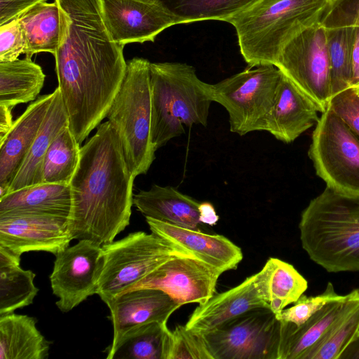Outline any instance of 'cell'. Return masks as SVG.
Instances as JSON below:
<instances>
[{"mask_svg": "<svg viewBox=\"0 0 359 359\" xmlns=\"http://www.w3.org/2000/svg\"><path fill=\"white\" fill-rule=\"evenodd\" d=\"M60 15L55 72L69 121L95 126L106 118L123 79L124 46L111 38L98 0H54Z\"/></svg>", "mask_w": 359, "mask_h": 359, "instance_id": "6da1fadb", "label": "cell"}, {"mask_svg": "<svg viewBox=\"0 0 359 359\" xmlns=\"http://www.w3.org/2000/svg\"><path fill=\"white\" fill-rule=\"evenodd\" d=\"M135 178L115 129L108 121L100 124L81 147L69 183L68 225L72 238L100 245L114 241L130 224Z\"/></svg>", "mask_w": 359, "mask_h": 359, "instance_id": "7a4b0ae2", "label": "cell"}, {"mask_svg": "<svg viewBox=\"0 0 359 359\" xmlns=\"http://www.w3.org/2000/svg\"><path fill=\"white\" fill-rule=\"evenodd\" d=\"M302 248L328 272L359 271V196L329 187L303 210Z\"/></svg>", "mask_w": 359, "mask_h": 359, "instance_id": "3957f363", "label": "cell"}, {"mask_svg": "<svg viewBox=\"0 0 359 359\" xmlns=\"http://www.w3.org/2000/svg\"><path fill=\"white\" fill-rule=\"evenodd\" d=\"M334 0H260L229 19L249 67L276 66L286 44L320 22Z\"/></svg>", "mask_w": 359, "mask_h": 359, "instance_id": "277c9868", "label": "cell"}, {"mask_svg": "<svg viewBox=\"0 0 359 359\" xmlns=\"http://www.w3.org/2000/svg\"><path fill=\"white\" fill-rule=\"evenodd\" d=\"M151 141L154 149L184 133V127L206 126L212 87L195 68L181 62H150Z\"/></svg>", "mask_w": 359, "mask_h": 359, "instance_id": "5b68a950", "label": "cell"}, {"mask_svg": "<svg viewBox=\"0 0 359 359\" xmlns=\"http://www.w3.org/2000/svg\"><path fill=\"white\" fill-rule=\"evenodd\" d=\"M149 65L142 57L127 61L121 85L106 116L118 135L126 162L135 177L146 174L155 159Z\"/></svg>", "mask_w": 359, "mask_h": 359, "instance_id": "8992f818", "label": "cell"}, {"mask_svg": "<svg viewBox=\"0 0 359 359\" xmlns=\"http://www.w3.org/2000/svg\"><path fill=\"white\" fill-rule=\"evenodd\" d=\"M102 248L104 264L97 294L104 303L132 290L172 256L192 255L153 232H133L118 241L104 244Z\"/></svg>", "mask_w": 359, "mask_h": 359, "instance_id": "52a82bcc", "label": "cell"}, {"mask_svg": "<svg viewBox=\"0 0 359 359\" xmlns=\"http://www.w3.org/2000/svg\"><path fill=\"white\" fill-rule=\"evenodd\" d=\"M285 328V322L263 307L201 334L212 359H281Z\"/></svg>", "mask_w": 359, "mask_h": 359, "instance_id": "ba28073f", "label": "cell"}, {"mask_svg": "<svg viewBox=\"0 0 359 359\" xmlns=\"http://www.w3.org/2000/svg\"><path fill=\"white\" fill-rule=\"evenodd\" d=\"M281 75L274 65H261L212 84L213 102L227 111L231 133L243 136L263 131Z\"/></svg>", "mask_w": 359, "mask_h": 359, "instance_id": "9c48e42d", "label": "cell"}, {"mask_svg": "<svg viewBox=\"0 0 359 359\" xmlns=\"http://www.w3.org/2000/svg\"><path fill=\"white\" fill-rule=\"evenodd\" d=\"M308 156L327 187L359 196V137L328 107L316 124Z\"/></svg>", "mask_w": 359, "mask_h": 359, "instance_id": "30bf717a", "label": "cell"}, {"mask_svg": "<svg viewBox=\"0 0 359 359\" xmlns=\"http://www.w3.org/2000/svg\"><path fill=\"white\" fill-rule=\"evenodd\" d=\"M276 67L311 98L323 113L331 99L326 29L320 22L290 40Z\"/></svg>", "mask_w": 359, "mask_h": 359, "instance_id": "8fae6325", "label": "cell"}, {"mask_svg": "<svg viewBox=\"0 0 359 359\" xmlns=\"http://www.w3.org/2000/svg\"><path fill=\"white\" fill-rule=\"evenodd\" d=\"M104 264L102 245L80 240L55 255L50 280L57 308L69 312L97 294Z\"/></svg>", "mask_w": 359, "mask_h": 359, "instance_id": "7c38bea8", "label": "cell"}, {"mask_svg": "<svg viewBox=\"0 0 359 359\" xmlns=\"http://www.w3.org/2000/svg\"><path fill=\"white\" fill-rule=\"evenodd\" d=\"M222 273L193 255H176L143 278L132 290L156 289L168 294L180 306L201 304L215 294Z\"/></svg>", "mask_w": 359, "mask_h": 359, "instance_id": "4fadbf2b", "label": "cell"}, {"mask_svg": "<svg viewBox=\"0 0 359 359\" xmlns=\"http://www.w3.org/2000/svg\"><path fill=\"white\" fill-rule=\"evenodd\" d=\"M104 24L116 43L154 41L164 29L179 24L163 3L144 0H98Z\"/></svg>", "mask_w": 359, "mask_h": 359, "instance_id": "5bb4252c", "label": "cell"}, {"mask_svg": "<svg viewBox=\"0 0 359 359\" xmlns=\"http://www.w3.org/2000/svg\"><path fill=\"white\" fill-rule=\"evenodd\" d=\"M272 268L273 257H270L258 273L234 287L215 294L195 309L185 327L203 334L249 311L269 308V283Z\"/></svg>", "mask_w": 359, "mask_h": 359, "instance_id": "9a60e30c", "label": "cell"}, {"mask_svg": "<svg viewBox=\"0 0 359 359\" xmlns=\"http://www.w3.org/2000/svg\"><path fill=\"white\" fill-rule=\"evenodd\" d=\"M68 224V218L55 216L0 217V246L20 257L29 251L56 255L73 240Z\"/></svg>", "mask_w": 359, "mask_h": 359, "instance_id": "2e32d148", "label": "cell"}, {"mask_svg": "<svg viewBox=\"0 0 359 359\" xmlns=\"http://www.w3.org/2000/svg\"><path fill=\"white\" fill-rule=\"evenodd\" d=\"M109 309V318L113 324L111 351L130 330L149 323H167L168 318L181 306L164 292L152 288H137L125 292L105 303Z\"/></svg>", "mask_w": 359, "mask_h": 359, "instance_id": "e0dca14e", "label": "cell"}, {"mask_svg": "<svg viewBox=\"0 0 359 359\" xmlns=\"http://www.w3.org/2000/svg\"><path fill=\"white\" fill-rule=\"evenodd\" d=\"M318 112L313 101L282 73L263 131L284 143H291L317 123Z\"/></svg>", "mask_w": 359, "mask_h": 359, "instance_id": "ac0fdd59", "label": "cell"}, {"mask_svg": "<svg viewBox=\"0 0 359 359\" xmlns=\"http://www.w3.org/2000/svg\"><path fill=\"white\" fill-rule=\"evenodd\" d=\"M53 96L54 91L40 96L30 104L0 143V198L7 194L39 133Z\"/></svg>", "mask_w": 359, "mask_h": 359, "instance_id": "d6986e66", "label": "cell"}, {"mask_svg": "<svg viewBox=\"0 0 359 359\" xmlns=\"http://www.w3.org/2000/svg\"><path fill=\"white\" fill-rule=\"evenodd\" d=\"M151 232L169 240L223 273L243 259L241 249L222 235L208 234L145 217Z\"/></svg>", "mask_w": 359, "mask_h": 359, "instance_id": "ffe728a7", "label": "cell"}, {"mask_svg": "<svg viewBox=\"0 0 359 359\" xmlns=\"http://www.w3.org/2000/svg\"><path fill=\"white\" fill-rule=\"evenodd\" d=\"M358 305L359 289H354L326 304L299 326L285 322L281 359H306L325 334Z\"/></svg>", "mask_w": 359, "mask_h": 359, "instance_id": "44dd1931", "label": "cell"}, {"mask_svg": "<svg viewBox=\"0 0 359 359\" xmlns=\"http://www.w3.org/2000/svg\"><path fill=\"white\" fill-rule=\"evenodd\" d=\"M200 202L172 186L154 184L133 196V205L145 216L173 225L199 230Z\"/></svg>", "mask_w": 359, "mask_h": 359, "instance_id": "7402d4cb", "label": "cell"}, {"mask_svg": "<svg viewBox=\"0 0 359 359\" xmlns=\"http://www.w3.org/2000/svg\"><path fill=\"white\" fill-rule=\"evenodd\" d=\"M71 210L69 184L41 183L0 198V217L41 215L69 219Z\"/></svg>", "mask_w": 359, "mask_h": 359, "instance_id": "603a6c76", "label": "cell"}, {"mask_svg": "<svg viewBox=\"0 0 359 359\" xmlns=\"http://www.w3.org/2000/svg\"><path fill=\"white\" fill-rule=\"evenodd\" d=\"M68 125L67 113L57 87L43 122L7 194L42 183V168L48 149L55 137Z\"/></svg>", "mask_w": 359, "mask_h": 359, "instance_id": "cb8c5ba5", "label": "cell"}, {"mask_svg": "<svg viewBox=\"0 0 359 359\" xmlns=\"http://www.w3.org/2000/svg\"><path fill=\"white\" fill-rule=\"evenodd\" d=\"M36 325L27 315L0 316V359L48 358L50 343Z\"/></svg>", "mask_w": 359, "mask_h": 359, "instance_id": "d4e9b609", "label": "cell"}, {"mask_svg": "<svg viewBox=\"0 0 359 359\" xmlns=\"http://www.w3.org/2000/svg\"><path fill=\"white\" fill-rule=\"evenodd\" d=\"M45 79L41 66L30 57L0 62V104L13 109L17 104L35 101Z\"/></svg>", "mask_w": 359, "mask_h": 359, "instance_id": "484cf974", "label": "cell"}, {"mask_svg": "<svg viewBox=\"0 0 359 359\" xmlns=\"http://www.w3.org/2000/svg\"><path fill=\"white\" fill-rule=\"evenodd\" d=\"M18 20L23 29L27 50L32 58L39 53L55 54L60 36V15L57 4L39 3L23 13Z\"/></svg>", "mask_w": 359, "mask_h": 359, "instance_id": "4316f807", "label": "cell"}, {"mask_svg": "<svg viewBox=\"0 0 359 359\" xmlns=\"http://www.w3.org/2000/svg\"><path fill=\"white\" fill-rule=\"evenodd\" d=\"M167 323L152 322L128 332L117 346L107 353V359H166Z\"/></svg>", "mask_w": 359, "mask_h": 359, "instance_id": "83f0119b", "label": "cell"}, {"mask_svg": "<svg viewBox=\"0 0 359 359\" xmlns=\"http://www.w3.org/2000/svg\"><path fill=\"white\" fill-rule=\"evenodd\" d=\"M80 145L69 126L63 128L46 154L42 183L69 184L79 162Z\"/></svg>", "mask_w": 359, "mask_h": 359, "instance_id": "f1b7e54d", "label": "cell"}, {"mask_svg": "<svg viewBox=\"0 0 359 359\" xmlns=\"http://www.w3.org/2000/svg\"><path fill=\"white\" fill-rule=\"evenodd\" d=\"M260 0H171L163 2L177 18L179 24L229 19L250 8Z\"/></svg>", "mask_w": 359, "mask_h": 359, "instance_id": "f546056e", "label": "cell"}, {"mask_svg": "<svg viewBox=\"0 0 359 359\" xmlns=\"http://www.w3.org/2000/svg\"><path fill=\"white\" fill-rule=\"evenodd\" d=\"M36 275L20 264L0 266V316L13 313L29 306L36 296L34 280Z\"/></svg>", "mask_w": 359, "mask_h": 359, "instance_id": "4dcf8cb0", "label": "cell"}, {"mask_svg": "<svg viewBox=\"0 0 359 359\" xmlns=\"http://www.w3.org/2000/svg\"><path fill=\"white\" fill-rule=\"evenodd\" d=\"M325 29L330 65L332 97L349 88L353 27Z\"/></svg>", "mask_w": 359, "mask_h": 359, "instance_id": "1f68e13d", "label": "cell"}, {"mask_svg": "<svg viewBox=\"0 0 359 359\" xmlns=\"http://www.w3.org/2000/svg\"><path fill=\"white\" fill-rule=\"evenodd\" d=\"M307 280L290 264L273 257L269 283V308L277 316L306 290Z\"/></svg>", "mask_w": 359, "mask_h": 359, "instance_id": "d6a6232c", "label": "cell"}, {"mask_svg": "<svg viewBox=\"0 0 359 359\" xmlns=\"http://www.w3.org/2000/svg\"><path fill=\"white\" fill-rule=\"evenodd\" d=\"M359 332V305L340 320L306 355V359H339Z\"/></svg>", "mask_w": 359, "mask_h": 359, "instance_id": "836d02e7", "label": "cell"}, {"mask_svg": "<svg viewBox=\"0 0 359 359\" xmlns=\"http://www.w3.org/2000/svg\"><path fill=\"white\" fill-rule=\"evenodd\" d=\"M166 359H212L202 335L185 325H177L170 330Z\"/></svg>", "mask_w": 359, "mask_h": 359, "instance_id": "e575fe53", "label": "cell"}, {"mask_svg": "<svg viewBox=\"0 0 359 359\" xmlns=\"http://www.w3.org/2000/svg\"><path fill=\"white\" fill-rule=\"evenodd\" d=\"M338 294L332 283L329 282L325 291L316 296L307 297L304 294L288 309H284L276 318L296 326L304 323L314 313L328 302L338 299Z\"/></svg>", "mask_w": 359, "mask_h": 359, "instance_id": "d590c367", "label": "cell"}, {"mask_svg": "<svg viewBox=\"0 0 359 359\" xmlns=\"http://www.w3.org/2000/svg\"><path fill=\"white\" fill-rule=\"evenodd\" d=\"M327 107L359 137V88L350 87L334 95Z\"/></svg>", "mask_w": 359, "mask_h": 359, "instance_id": "8d00e7d4", "label": "cell"}, {"mask_svg": "<svg viewBox=\"0 0 359 359\" xmlns=\"http://www.w3.org/2000/svg\"><path fill=\"white\" fill-rule=\"evenodd\" d=\"M26 50L27 41L18 18L0 25V62L15 60Z\"/></svg>", "mask_w": 359, "mask_h": 359, "instance_id": "74e56055", "label": "cell"}, {"mask_svg": "<svg viewBox=\"0 0 359 359\" xmlns=\"http://www.w3.org/2000/svg\"><path fill=\"white\" fill-rule=\"evenodd\" d=\"M320 25L325 28L359 27V0H334Z\"/></svg>", "mask_w": 359, "mask_h": 359, "instance_id": "f35d334b", "label": "cell"}, {"mask_svg": "<svg viewBox=\"0 0 359 359\" xmlns=\"http://www.w3.org/2000/svg\"><path fill=\"white\" fill-rule=\"evenodd\" d=\"M47 0H0V25L18 18L32 6Z\"/></svg>", "mask_w": 359, "mask_h": 359, "instance_id": "ab89813d", "label": "cell"}, {"mask_svg": "<svg viewBox=\"0 0 359 359\" xmlns=\"http://www.w3.org/2000/svg\"><path fill=\"white\" fill-rule=\"evenodd\" d=\"M353 27L349 88H359V27Z\"/></svg>", "mask_w": 359, "mask_h": 359, "instance_id": "60d3db41", "label": "cell"}, {"mask_svg": "<svg viewBox=\"0 0 359 359\" xmlns=\"http://www.w3.org/2000/svg\"><path fill=\"white\" fill-rule=\"evenodd\" d=\"M198 211L201 223L210 226H214L217 223L219 216L211 203L208 201L200 202Z\"/></svg>", "mask_w": 359, "mask_h": 359, "instance_id": "b9f144b4", "label": "cell"}, {"mask_svg": "<svg viewBox=\"0 0 359 359\" xmlns=\"http://www.w3.org/2000/svg\"><path fill=\"white\" fill-rule=\"evenodd\" d=\"M11 111L12 108L0 104V143L4 141L13 126Z\"/></svg>", "mask_w": 359, "mask_h": 359, "instance_id": "7bdbcfd3", "label": "cell"}, {"mask_svg": "<svg viewBox=\"0 0 359 359\" xmlns=\"http://www.w3.org/2000/svg\"><path fill=\"white\" fill-rule=\"evenodd\" d=\"M339 359H359V334L347 346Z\"/></svg>", "mask_w": 359, "mask_h": 359, "instance_id": "ee69618b", "label": "cell"}, {"mask_svg": "<svg viewBox=\"0 0 359 359\" xmlns=\"http://www.w3.org/2000/svg\"><path fill=\"white\" fill-rule=\"evenodd\" d=\"M144 1H161V0H144Z\"/></svg>", "mask_w": 359, "mask_h": 359, "instance_id": "f6af8a7d", "label": "cell"}, {"mask_svg": "<svg viewBox=\"0 0 359 359\" xmlns=\"http://www.w3.org/2000/svg\"><path fill=\"white\" fill-rule=\"evenodd\" d=\"M358 334H359V332H358Z\"/></svg>", "mask_w": 359, "mask_h": 359, "instance_id": "bcb514c9", "label": "cell"}]
</instances>
